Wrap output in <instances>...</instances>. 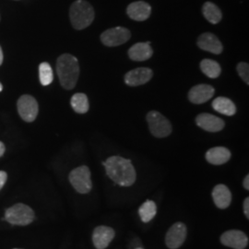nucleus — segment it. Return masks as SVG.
Instances as JSON below:
<instances>
[{"label": "nucleus", "mask_w": 249, "mask_h": 249, "mask_svg": "<svg viewBox=\"0 0 249 249\" xmlns=\"http://www.w3.org/2000/svg\"><path fill=\"white\" fill-rule=\"evenodd\" d=\"M107 176L121 187H130L136 181V171L131 160L112 156L103 162Z\"/></svg>", "instance_id": "1"}, {"label": "nucleus", "mask_w": 249, "mask_h": 249, "mask_svg": "<svg viewBox=\"0 0 249 249\" xmlns=\"http://www.w3.org/2000/svg\"><path fill=\"white\" fill-rule=\"evenodd\" d=\"M56 73L64 89H73L80 77L78 59L70 53H63L56 61Z\"/></svg>", "instance_id": "2"}, {"label": "nucleus", "mask_w": 249, "mask_h": 249, "mask_svg": "<svg viewBox=\"0 0 249 249\" xmlns=\"http://www.w3.org/2000/svg\"><path fill=\"white\" fill-rule=\"evenodd\" d=\"M94 9L85 0L75 1L70 9V18L72 26L76 30H83L89 27L94 19Z\"/></svg>", "instance_id": "3"}, {"label": "nucleus", "mask_w": 249, "mask_h": 249, "mask_svg": "<svg viewBox=\"0 0 249 249\" xmlns=\"http://www.w3.org/2000/svg\"><path fill=\"white\" fill-rule=\"evenodd\" d=\"M35 212L32 208L22 203H18L9 208L5 213V220L14 225L25 226L35 220Z\"/></svg>", "instance_id": "4"}, {"label": "nucleus", "mask_w": 249, "mask_h": 249, "mask_svg": "<svg viewBox=\"0 0 249 249\" xmlns=\"http://www.w3.org/2000/svg\"><path fill=\"white\" fill-rule=\"evenodd\" d=\"M147 122L151 133L156 138H165L172 133L173 127L169 120L157 111L148 113Z\"/></svg>", "instance_id": "5"}, {"label": "nucleus", "mask_w": 249, "mask_h": 249, "mask_svg": "<svg viewBox=\"0 0 249 249\" xmlns=\"http://www.w3.org/2000/svg\"><path fill=\"white\" fill-rule=\"evenodd\" d=\"M69 178L72 187L80 194H87L91 190L92 184L90 180V171L87 166L82 165L72 170Z\"/></svg>", "instance_id": "6"}, {"label": "nucleus", "mask_w": 249, "mask_h": 249, "mask_svg": "<svg viewBox=\"0 0 249 249\" xmlns=\"http://www.w3.org/2000/svg\"><path fill=\"white\" fill-rule=\"evenodd\" d=\"M131 37L130 31L124 27L108 29L101 35V41L108 47H116L124 45Z\"/></svg>", "instance_id": "7"}, {"label": "nucleus", "mask_w": 249, "mask_h": 249, "mask_svg": "<svg viewBox=\"0 0 249 249\" xmlns=\"http://www.w3.org/2000/svg\"><path fill=\"white\" fill-rule=\"evenodd\" d=\"M19 116L26 122H34L38 115L39 107L36 99L31 95H22L18 101Z\"/></svg>", "instance_id": "8"}, {"label": "nucleus", "mask_w": 249, "mask_h": 249, "mask_svg": "<svg viewBox=\"0 0 249 249\" xmlns=\"http://www.w3.org/2000/svg\"><path fill=\"white\" fill-rule=\"evenodd\" d=\"M187 226L184 223H175L166 233V246L171 249L180 248L187 238Z\"/></svg>", "instance_id": "9"}, {"label": "nucleus", "mask_w": 249, "mask_h": 249, "mask_svg": "<svg viewBox=\"0 0 249 249\" xmlns=\"http://www.w3.org/2000/svg\"><path fill=\"white\" fill-rule=\"evenodd\" d=\"M223 246L234 249H245L249 245V238L244 231L230 230L223 232L221 236Z\"/></svg>", "instance_id": "10"}, {"label": "nucleus", "mask_w": 249, "mask_h": 249, "mask_svg": "<svg viewBox=\"0 0 249 249\" xmlns=\"http://www.w3.org/2000/svg\"><path fill=\"white\" fill-rule=\"evenodd\" d=\"M215 89L208 84H198L194 86L188 92V100L195 105H200L213 97Z\"/></svg>", "instance_id": "11"}, {"label": "nucleus", "mask_w": 249, "mask_h": 249, "mask_svg": "<svg viewBox=\"0 0 249 249\" xmlns=\"http://www.w3.org/2000/svg\"><path fill=\"white\" fill-rule=\"evenodd\" d=\"M196 123L199 127L209 132H219L223 130L225 125L222 118L207 113L196 116Z\"/></svg>", "instance_id": "12"}, {"label": "nucleus", "mask_w": 249, "mask_h": 249, "mask_svg": "<svg viewBox=\"0 0 249 249\" xmlns=\"http://www.w3.org/2000/svg\"><path fill=\"white\" fill-rule=\"evenodd\" d=\"M153 72L148 68H138L124 75V82L128 86H140L147 83L152 78Z\"/></svg>", "instance_id": "13"}, {"label": "nucleus", "mask_w": 249, "mask_h": 249, "mask_svg": "<svg viewBox=\"0 0 249 249\" xmlns=\"http://www.w3.org/2000/svg\"><path fill=\"white\" fill-rule=\"evenodd\" d=\"M115 237V231L108 226H98L94 229L92 242L97 249H106Z\"/></svg>", "instance_id": "14"}, {"label": "nucleus", "mask_w": 249, "mask_h": 249, "mask_svg": "<svg viewBox=\"0 0 249 249\" xmlns=\"http://www.w3.org/2000/svg\"><path fill=\"white\" fill-rule=\"evenodd\" d=\"M197 46L210 53L220 54L223 50V46L218 37L211 33H205L198 37Z\"/></svg>", "instance_id": "15"}, {"label": "nucleus", "mask_w": 249, "mask_h": 249, "mask_svg": "<svg viewBox=\"0 0 249 249\" xmlns=\"http://www.w3.org/2000/svg\"><path fill=\"white\" fill-rule=\"evenodd\" d=\"M128 17L137 21H144L150 18L151 7L144 1H137L129 4L126 9Z\"/></svg>", "instance_id": "16"}, {"label": "nucleus", "mask_w": 249, "mask_h": 249, "mask_svg": "<svg viewBox=\"0 0 249 249\" xmlns=\"http://www.w3.org/2000/svg\"><path fill=\"white\" fill-rule=\"evenodd\" d=\"M153 50L151 47V43H137L132 45L128 50V56L131 60L137 62H142L150 59L152 56Z\"/></svg>", "instance_id": "17"}, {"label": "nucleus", "mask_w": 249, "mask_h": 249, "mask_svg": "<svg viewBox=\"0 0 249 249\" xmlns=\"http://www.w3.org/2000/svg\"><path fill=\"white\" fill-rule=\"evenodd\" d=\"M231 151L225 147H214L206 152V160L213 165H222L231 159Z\"/></svg>", "instance_id": "18"}, {"label": "nucleus", "mask_w": 249, "mask_h": 249, "mask_svg": "<svg viewBox=\"0 0 249 249\" xmlns=\"http://www.w3.org/2000/svg\"><path fill=\"white\" fill-rule=\"evenodd\" d=\"M213 198L219 209H226L231 204V191L225 185H217L213 190Z\"/></svg>", "instance_id": "19"}, {"label": "nucleus", "mask_w": 249, "mask_h": 249, "mask_svg": "<svg viewBox=\"0 0 249 249\" xmlns=\"http://www.w3.org/2000/svg\"><path fill=\"white\" fill-rule=\"evenodd\" d=\"M214 110L222 115L232 116L236 113V107L233 102L226 97H218L213 102Z\"/></svg>", "instance_id": "20"}, {"label": "nucleus", "mask_w": 249, "mask_h": 249, "mask_svg": "<svg viewBox=\"0 0 249 249\" xmlns=\"http://www.w3.org/2000/svg\"><path fill=\"white\" fill-rule=\"evenodd\" d=\"M202 12H203L205 18L213 24L219 23L223 18V14H222L221 9H219L215 4L212 3V2H206L205 3L203 7H202Z\"/></svg>", "instance_id": "21"}, {"label": "nucleus", "mask_w": 249, "mask_h": 249, "mask_svg": "<svg viewBox=\"0 0 249 249\" xmlns=\"http://www.w3.org/2000/svg\"><path fill=\"white\" fill-rule=\"evenodd\" d=\"M200 70L211 79H216L221 75L222 68L220 64L212 59H203L200 62Z\"/></svg>", "instance_id": "22"}, {"label": "nucleus", "mask_w": 249, "mask_h": 249, "mask_svg": "<svg viewBox=\"0 0 249 249\" xmlns=\"http://www.w3.org/2000/svg\"><path fill=\"white\" fill-rule=\"evenodd\" d=\"M73 110L78 114H85L89 111V100L84 93H76L71 101Z\"/></svg>", "instance_id": "23"}, {"label": "nucleus", "mask_w": 249, "mask_h": 249, "mask_svg": "<svg viewBox=\"0 0 249 249\" xmlns=\"http://www.w3.org/2000/svg\"><path fill=\"white\" fill-rule=\"evenodd\" d=\"M156 213H157V207L155 202L152 200L145 201L139 210V213L143 223H149L155 217Z\"/></svg>", "instance_id": "24"}, {"label": "nucleus", "mask_w": 249, "mask_h": 249, "mask_svg": "<svg viewBox=\"0 0 249 249\" xmlns=\"http://www.w3.org/2000/svg\"><path fill=\"white\" fill-rule=\"evenodd\" d=\"M39 78L43 86H48L53 80V71L51 66L47 62H43L39 66Z\"/></svg>", "instance_id": "25"}, {"label": "nucleus", "mask_w": 249, "mask_h": 249, "mask_svg": "<svg viewBox=\"0 0 249 249\" xmlns=\"http://www.w3.org/2000/svg\"><path fill=\"white\" fill-rule=\"evenodd\" d=\"M237 72L241 77V79L244 80L247 84H249V66L248 63L241 62L236 67Z\"/></svg>", "instance_id": "26"}, {"label": "nucleus", "mask_w": 249, "mask_h": 249, "mask_svg": "<svg viewBox=\"0 0 249 249\" xmlns=\"http://www.w3.org/2000/svg\"><path fill=\"white\" fill-rule=\"evenodd\" d=\"M8 179V175L4 171H0V189L5 185L6 181Z\"/></svg>", "instance_id": "27"}, {"label": "nucleus", "mask_w": 249, "mask_h": 249, "mask_svg": "<svg viewBox=\"0 0 249 249\" xmlns=\"http://www.w3.org/2000/svg\"><path fill=\"white\" fill-rule=\"evenodd\" d=\"M244 213L245 215L247 216V218H249V198L247 197L244 201Z\"/></svg>", "instance_id": "28"}, {"label": "nucleus", "mask_w": 249, "mask_h": 249, "mask_svg": "<svg viewBox=\"0 0 249 249\" xmlns=\"http://www.w3.org/2000/svg\"><path fill=\"white\" fill-rule=\"evenodd\" d=\"M244 187L247 189V190H249V176L248 175L246 178L244 179Z\"/></svg>", "instance_id": "29"}, {"label": "nucleus", "mask_w": 249, "mask_h": 249, "mask_svg": "<svg viewBox=\"0 0 249 249\" xmlns=\"http://www.w3.org/2000/svg\"><path fill=\"white\" fill-rule=\"evenodd\" d=\"M4 152H5V145L0 142V157L3 156Z\"/></svg>", "instance_id": "30"}, {"label": "nucleus", "mask_w": 249, "mask_h": 249, "mask_svg": "<svg viewBox=\"0 0 249 249\" xmlns=\"http://www.w3.org/2000/svg\"><path fill=\"white\" fill-rule=\"evenodd\" d=\"M2 63H3V52H2V48L0 46V66L2 65Z\"/></svg>", "instance_id": "31"}, {"label": "nucleus", "mask_w": 249, "mask_h": 249, "mask_svg": "<svg viewBox=\"0 0 249 249\" xmlns=\"http://www.w3.org/2000/svg\"><path fill=\"white\" fill-rule=\"evenodd\" d=\"M2 89H3V86H2V84H1V83H0V91H1V90H2Z\"/></svg>", "instance_id": "32"}, {"label": "nucleus", "mask_w": 249, "mask_h": 249, "mask_svg": "<svg viewBox=\"0 0 249 249\" xmlns=\"http://www.w3.org/2000/svg\"><path fill=\"white\" fill-rule=\"evenodd\" d=\"M142 249V248H138V249Z\"/></svg>", "instance_id": "33"}, {"label": "nucleus", "mask_w": 249, "mask_h": 249, "mask_svg": "<svg viewBox=\"0 0 249 249\" xmlns=\"http://www.w3.org/2000/svg\"></svg>", "instance_id": "34"}]
</instances>
